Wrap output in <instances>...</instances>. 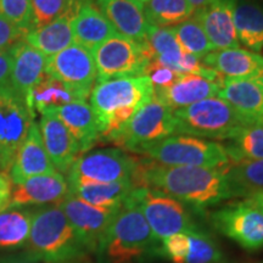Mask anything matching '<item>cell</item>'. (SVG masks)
I'll return each mask as SVG.
<instances>
[{"label":"cell","instance_id":"6da1fadb","mask_svg":"<svg viewBox=\"0 0 263 263\" xmlns=\"http://www.w3.org/2000/svg\"><path fill=\"white\" fill-rule=\"evenodd\" d=\"M228 167L164 166L143 157L138 170L137 184L138 186L160 190L184 205L203 210L233 199L227 178Z\"/></svg>","mask_w":263,"mask_h":263},{"label":"cell","instance_id":"7a4b0ae2","mask_svg":"<svg viewBox=\"0 0 263 263\" xmlns=\"http://www.w3.org/2000/svg\"><path fill=\"white\" fill-rule=\"evenodd\" d=\"M89 98L100 140L115 144L133 117L153 100L154 85L147 76L97 82Z\"/></svg>","mask_w":263,"mask_h":263},{"label":"cell","instance_id":"3957f363","mask_svg":"<svg viewBox=\"0 0 263 263\" xmlns=\"http://www.w3.org/2000/svg\"><path fill=\"white\" fill-rule=\"evenodd\" d=\"M25 248V254L44 263H72L89 252L59 205L33 210Z\"/></svg>","mask_w":263,"mask_h":263},{"label":"cell","instance_id":"277c9868","mask_svg":"<svg viewBox=\"0 0 263 263\" xmlns=\"http://www.w3.org/2000/svg\"><path fill=\"white\" fill-rule=\"evenodd\" d=\"M160 244L138 206L127 199L108 226L97 252L106 263H137L151 252H159Z\"/></svg>","mask_w":263,"mask_h":263},{"label":"cell","instance_id":"5b68a950","mask_svg":"<svg viewBox=\"0 0 263 263\" xmlns=\"http://www.w3.org/2000/svg\"><path fill=\"white\" fill-rule=\"evenodd\" d=\"M177 134L213 141H228L240 128L248 126L227 101L218 97L203 99L173 111Z\"/></svg>","mask_w":263,"mask_h":263},{"label":"cell","instance_id":"8992f818","mask_svg":"<svg viewBox=\"0 0 263 263\" xmlns=\"http://www.w3.org/2000/svg\"><path fill=\"white\" fill-rule=\"evenodd\" d=\"M138 206L157 241L177 233L193 234L203 230L183 202L160 190L137 186L128 196Z\"/></svg>","mask_w":263,"mask_h":263},{"label":"cell","instance_id":"52a82bcc","mask_svg":"<svg viewBox=\"0 0 263 263\" xmlns=\"http://www.w3.org/2000/svg\"><path fill=\"white\" fill-rule=\"evenodd\" d=\"M141 155L164 166L228 167L230 159L226 146L218 141L184 134L168 137L147 147Z\"/></svg>","mask_w":263,"mask_h":263},{"label":"cell","instance_id":"ba28073f","mask_svg":"<svg viewBox=\"0 0 263 263\" xmlns=\"http://www.w3.org/2000/svg\"><path fill=\"white\" fill-rule=\"evenodd\" d=\"M140 159L120 147H106L81 154L67 173V183H116L132 180L137 184ZM138 185V184H137Z\"/></svg>","mask_w":263,"mask_h":263},{"label":"cell","instance_id":"9c48e42d","mask_svg":"<svg viewBox=\"0 0 263 263\" xmlns=\"http://www.w3.org/2000/svg\"><path fill=\"white\" fill-rule=\"evenodd\" d=\"M97 67V82L145 76L151 55L145 42L117 34L90 51Z\"/></svg>","mask_w":263,"mask_h":263},{"label":"cell","instance_id":"30bf717a","mask_svg":"<svg viewBox=\"0 0 263 263\" xmlns=\"http://www.w3.org/2000/svg\"><path fill=\"white\" fill-rule=\"evenodd\" d=\"M177 134L173 110L154 98L128 123L115 144L127 153L141 155L147 147Z\"/></svg>","mask_w":263,"mask_h":263},{"label":"cell","instance_id":"8fae6325","mask_svg":"<svg viewBox=\"0 0 263 263\" xmlns=\"http://www.w3.org/2000/svg\"><path fill=\"white\" fill-rule=\"evenodd\" d=\"M34 116L25 97L10 85L0 87V172L9 173Z\"/></svg>","mask_w":263,"mask_h":263},{"label":"cell","instance_id":"7c38bea8","mask_svg":"<svg viewBox=\"0 0 263 263\" xmlns=\"http://www.w3.org/2000/svg\"><path fill=\"white\" fill-rule=\"evenodd\" d=\"M212 226L249 251L263 248V212L248 199L230 202L210 215Z\"/></svg>","mask_w":263,"mask_h":263},{"label":"cell","instance_id":"4fadbf2b","mask_svg":"<svg viewBox=\"0 0 263 263\" xmlns=\"http://www.w3.org/2000/svg\"><path fill=\"white\" fill-rule=\"evenodd\" d=\"M45 73L73 88L85 99L90 97L97 82V67L93 55L74 43L54 57L48 58Z\"/></svg>","mask_w":263,"mask_h":263},{"label":"cell","instance_id":"5bb4252c","mask_svg":"<svg viewBox=\"0 0 263 263\" xmlns=\"http://www.w3.org/2000/svg\"><path fill=\"white\" fill-rule=\"evenodd\" d=\"M65 216L73 227L76 234L89 252H97L108 226L121 209L97 207L68 193L60 203Z\"/></svg>","mask_w":263,"mask_h":263},{"label":"cell","instance_id":"9a60e30c","mask_svg":"<svg viewBox=\"0 0 263 263\" xmlns=\"http://www.w3.org/2000/svg\"><path fill=\"white\" fill-rule=\"evenodd\" d=\"M68 193L70 188L64 174L55 172L35 176L20 184H14L9 209L58 205Z\"/></svg>","mask_w":263,"mask_h":263},{"label":"cell","instance_id":"2e32d148","mask_svg":"<svg viewBox=\"0 0 263 263\" xmlns=\"http://www.w3.org/2000/svg\"><path fill=\"white\" fill-rule=\"evenodd\" d=\"M235 5L236 0H213L205 8L194 11L213 50L240 48L234 24Z\"/></svg>","mask_w":263,"mask_h":263},{"label":"cell","instance_id":"e0dca14e","mask_svg":"<svg viewBox=\"0 0 263 263\" xmlns=\"http://www.w3.org/2000/svg\"><path fill=\"white\" fill-rule=\"evenodd\" d=\"M38 126L45 150L55 170L61 174H67L81 155L77 140L51 111L42 114Z\"/></svg>","mask_w":263,"mask_h":263},{"label":"cell","instance_id":"ac0fdd59","mask_svg":"<svg viewBox=\"0 0 263 263\" xmlns=\"http://www.w3.org/2000/svg\"><path fill=\"white\" fill-rule=\"evenodd\" d=\"M55 172L58 171L49 159L38 123L33 122L9 171L10 178L14 184H20L32 177Z\"/></svg>","mask_w":263,"mask_h":263},{"label":"cell","instance_id":"d6986e66","mask_svg":"<svg viewBox=\"0 0 263 263\" xmlns=\"http://www.w3.org/2000/svg\"><path fill=\"white\" fill-rule=\"evenodd\" d=\"M116 32L136 42H145L151 25L144 14V6L134 0H97L94 3Z\"/></svg>","mask_w":263,"mask_h":263},{"label":"cell","instance_id":"ffe728a7","mask_svg":"<svg viewBox=\"0 0 263 263\" xmlns=\"http://www.w3.org/2000/svg\"><path fill=\"white\" fill-rule=\"evenodd\" d=\"M217 97L234 108L246 124L263 126V87L256 80L224 77Z\"/></svg>","mask_w":263,"mask_h":263},{"label":"cell","instance_id":"44dd1931","mask_svg":"<svg viewBox=\"0 0 263 263\" xmlns=\"http://www.w3.org/2000/svg\"><path fill=\"white\" fill-rule=\"evenodd\" d=\"M222 84L195 74H179L164 88H155L154 98L172 110L186 107L203 99L217 97Z\"/></svg>","mask_w":263,"mask_h":263},{"label":"cell","instance_id":"7402d4cb","mask_svg":"<svg viewBox=\"0 0 263 263\" xmlns=\"http://www.w3.org/2000/svg\"><path fill=\"white\" fill-rule=\"evenodd\" d=\"M201 61L226 78L256 80L263 76V55L248 49L213 50L202 58Z\"/></svg>","mask_w":263,"mask_h":263},{"label":"cell","instance_id":"603a6c76","mask_svg":"<svg viewBox=\"0 0 263 263\" xmlns=\"http://www.w3.org/2000/svg\"><path fill=\"white\" fill-rule=\"evenodd\" d=\"M9 51L12 57L10 87L22 97L27 98L34 85L45 74L48 58L24 39L14 43L9 48Z\"/></svg>","mask_w":263,"mask_h":263},{"label":"cell","instance_id":"cb8c5ba5","mask_svg":"<svg viewBox=\"0 0 263 263\" xmlns=\"http://www.w3.org/2000/svg\"><path fill=\"white\" fill-rule=\"evenodd\" d=\"M74 44L91 51L118 33L94 3L82 5L71 20Z\"/></svg>","mask_w":263,"mask_h":263},{"label":"cell","instance_id":"d4e9b609","mask_svg":"<svg viewBox=\"0 0 263 263\" xmlns=\"http://www.w3.org/2000/svg\"><path fill=\"white\" fill-rule=\"evenodd\" d=\"M49 111H51L70 130L80 145L81 154L89 151L100 141L97 120L87 101H73Z\"/></svg>","mask_w":263,"mask_h":263},{"label":"cell","instance_id":"484cf974","mask_svg":"<svg viewBox=\"0 0 263 263\" xmlns=\"http://www.w3.org/2000/svg\"><path fill=\"white\" fill-rule=\"evenodd\" d=\"M137 186L132 180L116 183H68L71 194L90 205L104 209H120Z\"/></svg>","mask_w":263,"mask_h":263},{"label":"cell","instance_id":"4316f807","mask_svg":"<svg viewBox=\"0 0 263 263\" xmlns=\"http://www.w3.org/2000/svg\"><path fill=\"white\" fill-rule=\"evenodd\" d=\"M26 101L33 112L43 114L73 101H87V99L73 88L45 73L26 98Z\"/></svg>","mask_w":263,"mask_h":263},{"label":"cell","instance_id":"83f0119b","mask_svg":"<svg viewBox=\"0 0 263 263\" xmlns=\"http://www.w3.org/2000/svg\"><path fill=\"white\" fill-rule=\"evenodd\" d=\"M72 17V15H64L44 27L29 31L24 41L47 58L54 57L74 43L71 28Z\"/></svg>","mask_w":263,"mask_h":263},{"label":"cell","instance_id":"f1b7e54d","mask_svg":"<svg viewBox=\"0 0 263 263\" xmlns=\"http://www.w3.org/2000/svg\"><path fill=\"white\" fill-rule=\"evenodd\" d=\"M234 24L238 39L254 52L263 51V6L251 2L235 5Z\"/></svg>","mask_w":263,"mask_h":263},{"label":"cell","instance_id":"f546056e","mask_svg":"<svg viewBox=\"0 0 263 263\" xmlns=\"http://www.w3.org/2000/svg\"><path fill=\"white\" fill-rule=\"evenodd\" d=\"M227 178L233 197L246 199L263 192V159L230 163Z\"/></svg>","mask_w":263,"mask_h":263},{"label":"cell","instance_id":"4dcf8cb0","mask_svg":"<svg viewBox=\"0 0 263 263\" xmlns=\"http://www.w3.org/2000/svg\"><path fill=\"white\" fill-rule=\"evenodd\" d=\"M33 210L9 209L0 212V250L25 248L32 226Z\"/></svg>","mask_w":263,"mask_h":263},{"label":"cell","instance_id":"1f68e13d","mask_svg":"<svg viewBox=\"0 0 263 263\" xmlns=\"http://www.w3.org/2000/svg\"><path fill=\"white\" fill-rule=\"evenodd\" d=\"M228 141L224 146L232 163L263 159V126L241 127Z\"/></svg>","mask_w":263,"mask_h":263},{"label":"cell","instance_id":"d6a6232c","mask_svg":"<svg viewBox=\"0 0 263 263\" xmlns=\"http://www.w3.org/2000/svg\"><path fill=\"white\" fill-rule=\"evenodd\" d=\"M188 0H149L144 5V14L151 26L176 27L194 14Z\"/></svg>","mask_w":263,"mask_h":263},{"label":"cell","instance_id":"836d02e7","mask_svg":"<svg viewBox=\"0 0 263 263\" xmlns=\"http://www.w3.org/2000/svg\"><path fill=\"white\" fill-rule=\"evenodd\" d=\"M173 31L183 52L201 60L209 52L213 51L201 24L194 14L182 24L173 27Z\"/></svg>","mask_w":263,"mask_h":263},{"label":"cell","instance_id":"e575fe53","mask_svg":"<svg viewBox=\"0 0 263 263\" xmlns=\"http://www.w3.org/2000/svg\"><path fill=\"white\" fill-rule=\"evenodd\" d=\"M32 31L44 27L64 15L74 16L78 11L72 0H31Z\"/></svg>","mask_w":263,"mask_h":263},{"label":"cell","instance_id":"d590c367","mask_svg":"<svg viewBox=\"0 0 263 263\" xmlns=\"http://www.w3.org/2000/svg\"><path fill=\"white\" fill-rule=\"evenodd\" d=\"M190 252L185 263H221L222 250L218 244L205 230L189 234Z\"/></svg>","mask_w":263,"mask_h":263},{"label":"cell","instance_id":"8d00e7d4","mask_svg":"<svg viewBox=\"0 0 263 263\" xmlns=\"http://www.w3.org/2000/svg\"><path fill=\"white\" fill-rule=\"evenodd\" d=\"M145 44L151 55V61L154 59L177 54L182 51L179 43L174 35L173 27H155L151 26L149 34L145 39Z\"/></svg>","mask_w":263,"mask_h":263},{"label":"cell","instance_id":"74e56055","mask_svg":"<svg viewBox=\"0 0 263 263\" xmlns=\"http://www.w3.org/2000/svg\"><path fill=\"white\" fill-rule=\"evenodd\" d=\"M0 16L25 32L32 31L31 0H0Z\"/></svg>","mask_w":263,"mask_h":263},{"label":"cell","instance_id":"f35d334b","mask_svg":"<svg viewBox=\"0 0 263 263\" xmlns=\"http://www.w3.org/2000/svg\"><path fill=\"white\" fill-rule=\"evenodd\" d=\"M190 238L185 233H177L163 239L159 254H162L173 263H185L190 252Z\"/></svg>","mask_w":263,"mask_h":263},{"label":"cell","instance_id":"ab89813d","mask_svg":"<svg viewBox=\"0 0 263 263\" xmlns=\"http://www.w3.org/2000/svg\"><path fill=\"white\" fill-rule=\"evenodd\" d=\"M145 76L149 77L154 85V89H155V88H164L170 85L179 74L174 73L170 68L150 62L145 71Z\"/></svg>","mask_w":263,"mask_h":263},{"label":"cell","instance_id":"60d3db41","mask_svg":"<svg viewBox=\"0 0 263 263\" xmlns=\"http://www.w3.org/2000/svg\"><path fill=\"white\" fill-rule=\"evenodd\" d=\"M27 32L24 29L16 27L8 20L0 16V50H6L16 42L24 39Z\"/></svg>","mask_w":263,"mask_h":263},{"label":"cell","instance_id":"b9f144b4","mask_svg":"<svg viewBox=\"0 0 263 263\" xmlns=\"http://www.w3.org/2000/svg\"><path fill=\"white\" fill-rule=\"evenodd\" d=\"M12 186H14V183L10 178L9 173L0 172V212L9 209Z\"/></svg>","mask_w":263,"mask_h":263},{"label":"cell","instance_id":"7bdbcfd3","mask_svg":"<svg viewBox=\"0 0 263 263\" xmlns=\"http://www.w3.org/2000/svg\"><path fill=\"white\" fill-rule=\"evenodd\" d=\"M12 57L9 49L0 50V87H8L11 82Z\"/></svg>","mask_w":263,"mask_h":263},{"label":"cell","instance_id":"ee69618b","mask_svg":"<svg viewBox=\"0 0 263 263\" xmlns=\"http://www.w3.org/2000/svg\"><path fill=\"white\" fill-rule=\"evenodd\" d=\"M0 263H38L35 259L29 257L27 254L8 255L0 258Z\"/></svg>","mask_w":263,"mask_h":263},{"label":"cell","instance_id":"f6af8a7d","mask_svg":"<svg viewBox=\"0 0 263 263\" xmlns=\"http://www.w3.org/2000/svg\"><path fill=\"white\" fill-rule=\"evenodd\" d=\"M246 199H248L250 202H252L254 205L257 206L258 209L263 212V192L255 194V195H252L250 197H246Z\"/></svg>","mask_w":263,"mask_h":263},{"label":"cell","instance_id":"bcb514c9","mask_svg":"<svg viewBox=\"0 0 263 263\" xmlns=\"http://www.w3.org/2000/svg\"><path fill=\"white\" fill-rule=\"evenodd\" d=\"M189 4L193 6L194 10H197V9H201V8H205L209 4H211L213 0H188Z\"/></svg>","mask_w":263,"mask_h":263},{"label":"cell","instance_id":"7dc6e473","mask_svg":"<svg viewBox=\"0 0 263 263\" xmlns=\"http://www.w3.org/2000/svg\"><path fill=\"white\" fill-rule=\"evenodd\" d=\"M72 2L74 3V5L77 6V8H81L82 5H84V4H88V0H72Z\"/></svg>","mask_w":263,"mask_h":263},{"label":"cell","instance_id":"c3c4849f","mask_svg":"<svg viewBox=\"0 0 263 263\" xmlns=\"http://www.w3.org/2000/svg\"><path fill=\"white\" fill-rule=\"evenodd\" d=\"M134 2H137L138 3V4H140V5H145L146 4V3L147 2H149V0H134Z\"/></svg>","mask_w":263,"mask_h":263},{"label":"cell","instance_id":"681fc988","mask_svg":"<svg viewBox=\"0 0 263 263\" xmlns=\"http://www.w3.org/2000/svg\"><path fill=\"white\" fill-rule=\"evenodd\" d=\"M256 81H257L258 83L263 87V76H261V77H258V78H256Z\"/></svg>","mask_w":263,"mask_h":263},{"label":"cell","instance_id":"f907efd6","mask_svg":"<svg viewBox=\"0 0 263 263\" xmlns=\"http://www.w3.org/2000/svg\"><path fill=\"white\" fill-rule=\"evenodd\" d=\"M88 2H89V3H95V2H97V0H88Z\"/></svg>","mask_w":263,"mask_h":263}]
</instances>
